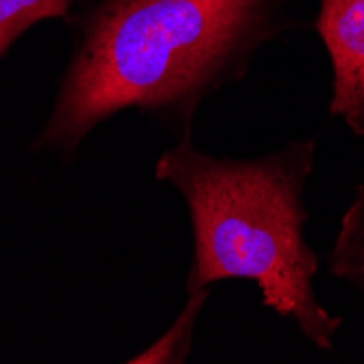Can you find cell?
<instances>
[{"mask_svg":"<svg viewBox=\"0 0 364 364\" xmlns=\"http://www.w3.org/2000/svg\"><path fill=\"white\" fill-rule=\"evenodd\" d=\"M316 31L332 63L329 116L364 138V0H318Z\"/></svg>","mask_w":364,"mask_h":364,"instance_id":"cell-3","label":"cell"},{"mask_svg":"<svg viewBox=\"0 0 364 364\" xmlns=\"http://www.w3.org/2000/svg\"><path fill=\"white\" fill-rule=\"evenodd\" d=\"M212 290L188 292L186 306L173 321V325L164 332L151 347L140 351L129 360V364H183L192 353V336L196 321L201 316Z\"/></svg>","mask_w":364,"mask_h":364,"instance_id":"cell-5","label":"cell"},{"mask_svg":"<svg viewBox=\"0 0 364 364\" xmlns=\"http://www.w3.org/2000/svg\"><path fill=\"white\" fill-rule=\"evenodd\" d=\"M288 0H81L73 48L28 151L73 161L96 127L134 109L175 140L292 22Z\"/></svg>","mask_w":364,"mask_h":364,"instance_id":"cell-1","label":"cell"},{"mask_svg":"<svg viewBox=\"0 0 364 364\" xmlns=\"http://www.w3.org/2000/svg\"><path fill=\"white\" fill-rule=\"evenodd\" d=\"M327 267L334 277L364 292V186L358 183L353 198L341 218L334 247L327 253Z\"/></svg>","mask_w":364,"mask_h":364,"instance_id":"cell-4","label":"cell"},{"mask_svg":"<svg viewBox=\"0 0 364 364\" xmlns=\"http://www.w3.org/2000/svg\"><path fill=\"white\" fill-rule=\"evenodd\" d=\"M81 0H0V61L9 48L38 22L65 20Z\"/></svg>","mask_w":364,"mask_h":364,"instance_id":"cell-6","label":"cell"},{"mask_svg":"<svg viewBox=\"0 0 364 364\" xmlns=\"http://www.w3.org/2000/svg\"><path fill=\"white\" fill-rule=\"evenodd\" d=\"M314 159V138L255 159L216 157L183 138L159 155L155 179L173 186L190 214L186 294L225 279H251L264 308L290 321L316 349L332 351L343 318L318 301V253L304 234Z\"/></svg>","mask_w":364,"mask_h":364,"instance_id":"cell-2","label":"cell"}]
</instances>
